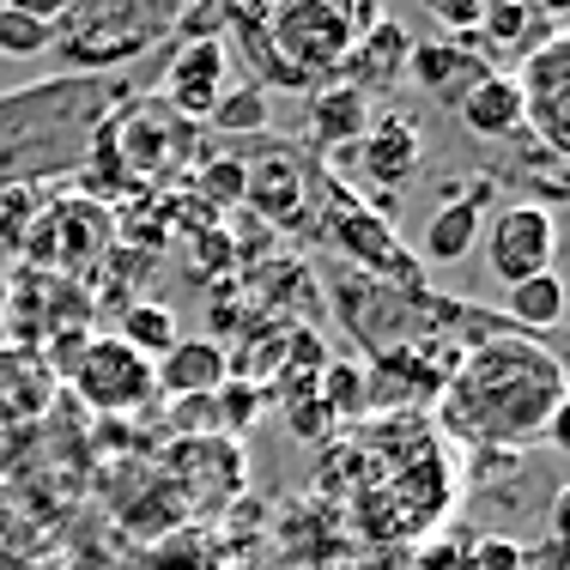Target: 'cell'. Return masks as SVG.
<instances>
[{
    "instance_id": "22",
    "label": "cell",
    "mask_w": 570,
    "mask_h": 570,
    "mask_svg": "<svg viewBox=\"0 0 570 570\" xmlns=\"http://www.w3.org/2000/svg\"><path fill=\"white\" fill-rule=\"evenodd\" d=\"M200 200L207 207H219V213H237L243 207V183H249V165H243L237 153H219V158H207L200 165Z\"/></svg>"
},
{
    "instance_id": "28",
    "label": "cell",
    "mask_w": 570,
    "mask_h": 570,
    "mask_svg": "<svg viewBox=\"0 0 570 570\" xmlns=\"http://www.w3.org/2000/svg\"><path fill=\"white\" fill-rule=\"evenodd\" d=\"M473 570H522V552H515V540H485L480 559H473Z\"/></svg>"
},
{
    "instance_id": "23",
    "label": "cell",
    "mask_w": 570,
    "mask_h": 570,
    "mask_svg": "<svg viewBox=\"0 0 570 570\" xmlns=\"http://www.w3.org/2000/svg\"><path fill=\"white\" fill-rule=\"evenodd\" d=\"M267 116H274V110H267V91L262 86H230L225 98H219V110H213L207 121L219 134H262Z\"/></svg>"
},
{
    "instance_id": "26",
    "label": "cell",
    "mask_w": 570,
    "mask_h": 570,
    "mask_svg": "<svg viewBox=\"0 0 570 570\" xmlns=\"http://www.w3.org/2000/svg\"><path fill=\"white\" fill-rule=\"evenodd\" d=\"M425 7H431V19L443 24V37H473L492 0H425Z\"/></svg>"
},
{
    "instance_id": "14",
    "label": "cell",
    "mask_w": 570,
    "mask_h": 570,
    "mask_svg": "<svg viewBox=\"0 0 570 570\" xmlns=\"http://www.w3.org/2000/svg\"><path fill=\"white\" fill-rule=\"evenodd\" d=\"M406 49H413V37H406L395 19H376L371 31H358V43H352L346 61H341L346 86H358L364 98H371V86H395L406 73Z\"/></svg>"
},
{
    "instance_id": "9",
    "label": "cell",
    "mask_w": 570,
    "mask_h": 570,
    "mask_svg": "<svg viewBox=\"0 0 570 570\" xmlns=\"http://www.w3.org/2000/svg\"><path fill=\"white\" fill-rule=\"evenodd\" d=\"M485 73H498V67L485 49H473V37H431V43L406 49V79H413L431 104H450V110Z\"/></svg>"
},
{
    "instance_id": "20",
    "label": "cell",
    "mask_w": 570,
    "mask_h": 570,
    "mask_svg": "<svg viewBox=\"0 0 570 570\" xmlns=\"http://www.w3.org/2000/svg\"><path fill=\"white\" fill-rule=\"evenodd\" d=\"M473 37H480V49L492 61L504 56V49H534V12H528L522 0H492Z\"/></svg>"
},
{
    "instance_id": "29",
    "label": "cell",
    "mask_w": 570,
    "mask_h": 570,
    "mask_svg": "<svg viewBox=\"0 0 570 570\" xmlns=\"http://www.w3.org/2000/svg\"><path fill=\"white\" fill-rule=\"evenodd\" d=\"M0 7H7V12H24V19H37V24H49V31H56L61 12L73 7V0H0Z\"/></svg>"
},
{
    "instance_id": "13",
    "label": "cell",
    "mask_w": 570,
    "mask_h": 570,
    "mask_svg": "<svg viewBox=\"0 0 570 570\" xmlns=\"http://www.w3.org/2000/svg\"><path fill=\"white\" fill-rule=\"evenodd\" d=\"M153 383L165 389V395L207 401V395H219V389L230 383V358H225V346L213 341V334H200V341H176L165 358H153Z\"/></svg>"
},
{
    "instance_id": "11",
    "label": "cell",
    "mask_w": 570,
    "mask_h": 570,
    "mask_svg": "<svg viewBox=\"0 0 570 570\" xmlns=\"http://www.w3.org/2000/svg\"><path fill=\"white\" fill-rule=\"evenodd\" d=\"M480 225H485V188H473V195H461V188H455V195L425 219V237H419L413 262H425V267H461L473 249H480Z\"/></svg>"
},
{
    "instance_id": "8",
    "label": "cell",
    "mask_w": 570,
    "mask_h": 570,
    "mask_svg": "<svg viewBox=\"0 0 570 570\" xmlns=\"http://www.w3.org/2000/svg\"><path fill=\"white\" fill-rule=\"evenodd\" d=\"M358 170L371 183V195H395L419 170H425V128L401 110L371 116V128L358 134Z\"/></svg>"
},
{
    "instance_id": "12",
    "label": "cell",
    "mask_w": 570,
    "mask_h": 570,
    "mask_svg": "<svg viewBox=\"0 0 570 570\" xmlns=\"http://www.w3.org/2000/svg\"><path fill=\"white\" fill-rule=\"evenodd\" d=\"M243 207H255L274 230H297V225H304L309 195H304V170H297V158L292 153H267L262 165H249Z\"/></svg>"
},
{
    "instance_id": "4",
    "label": "cell",
    "mask_w": 570,
    "mask_h": 570,
    "mask_svg": "<svg viewBox=\"0 0 570 570\" xmlns=\"http://www.w3.org/2000/svg\"><path fill=\"white\" fill-rule=\"evenodd\" d=\"M480 249H485V267H492L498 285H522L534 274H552V262H559V219L540 200H510V207H498L480 225Z\"/></svg>"
},
{
    "instance_id": "30",
    "label": "cell",
    "mask_w": 570,
    "mask_h": 570,
    "mask_svg": "<svg viewBox=\"0 0 570 570\" xmlns=\"http://www.w3.org/2000/svg\"><path fill=\"white\" fill-rule=\"evenodd\" d=\"M528 12H534V19H559V12L570 7V0H522Z\"/></svg>"
},
{
    "instance_id": "24",
    "label": "cell",
    "mask_w": 570,
    "mask_h": 570,
    "mask_svg": "<svg viewBox=\"0 0 570 570\" xmlns=\"http://www.w3.org/2000/svg\"><path fill=\"white\" fill-rule=\"evenodd\" d=\"M49 43H56L49 24H37V19H24V12L0 7V61H37V56H49Z\"/></svg>"
},
{
    "instance_id": "15",
    "label": "cell",
    "mask_w": 570,
    "mask_h": 570,
    "mask_svg": "<svg viewBox=\"0 0 570 570\" xmlns=\"http://www.w3.org/2000/svg\"><path fill=\"white\" fill-rule=\"evenodd\" d=\"M461 128L480 134V140H515V134H528L522 121V91H515L510 73H485L480 86L468 91V98L455 104Z\"/></svg>"
},
{
    "instance_id": "5",
    "label": "cell",
    "mask_w": 570,
    "mask_h": 570,
    "mask_svg": "<svg viewBox=\"0 0 570 570\" xmlns=\"http://www.w3.org/2000/svg\"><path fill=\"white\" fill-rule=\"evenodd\" d=\"M328 230H334V243L352 255V262L364 267L371 279H383V285H401V292H419V262H413V249H401V237H395V225L389 219H376V213H364V200H352L341 183H328Z\"/></svg>"
},
{
    "instance_id": "1",
    "label": "cell",
    "mask_w": 570,
    "mask_h": 570,
    "mask_svg": "<svg viewBox=\"0 0 570 570\" xmlns=\"http://www.w3.org/2000/svg\"><path fill=\"white\" fill-rule=\"evenodd\" d=\"M443 419L480 450H515L528 438H547L552 413L564 406V371L547 346L522 341H485L461 352L450 389H443Z\"/></svg>"
},
{
    "instance_id": "16",
    "label": "cell",
    "mask_w": 570,
    "mask_h": 570,
    "mask_svg": "<svg viewBox=\"0 0 570 570\" xmlns=\"http://www.w3.org/2000/svg\"><path fill=\"white\" fill-rule=\"evenodd\" d=\"M309 128H316L322 153H341V146H358V134L371 128V98L358 86H316L309 98Z\"/></svg>"
},
{
    "instance_id": "27",
    "label": "cell",
    "mask_w": 570,
    "mask_h": 570,
    "mask_svg": "<svg viewBox=\"0 0 570 570\" xmlns=\"http://www.w3.org/2000/svg\"><path fill=\"white\" fill-rule=\"evenodd\" d=\"M213 406H219L225 425H249V419H255V383H230V389H219V395H213Z\"/></svg>"
},
{
    "instance_id": "21",
    "label": "cell",
    "mask_w": 570,
    "mask_h": 570,
    "mask_svg": "<svg viewBox=\"0 0 570 570\" xmlns=\"http://www.w3.org/2000/svg\"><path fill=\"white\" fill-rule=\"evenodd\" d=\"M316 395L328 401L334 419H364V413H371V383H364V371H358V364H346V358H328V364H322Z\"/></svg>"
},
{
    "instance_id": "2",
    "label": "cell",
    "mask_w": 570,
    "mask_h": 570,
    "mask_svg": "<svg viewBox=\"0 0 570 570\" xmlns=\"http://www.w3.org/2000/svg\"><path fill=\"white\" fill-rule=\"evenodd\" d=\"M110 79H43L0 98V188L67 176L91 158V134L110 116Z\"/></svg>"
},
{
    "instance_id": "10",
    "label": "cell",
    "mask_w": 570,
    "mask_h": 570,
    "mask_svg": "<svg viewBox=\"0 0 570 570\" xmlns=\"http://www.w3.org/2000/svg\"><path fill=\"white\" fill-rule=\"evenodd\" d=\"M230 91V49L225 43H183L165 73V110L176 121H207Z\"/></svg>"
},
{
    "instance_id": "19",
    "label": "cell",
    "mask_w": 570,
    "mask_h": 570,
    "mask_svg": "<svg viewBox=\"0 0 570 570\" xmlns=\"http://www.w3.org/2000/svg\"><path fill=\"white\" fill-rule=\"evenodd\" d=\"M49 364H37V352H0V419L12 413H37V406L49 401Z\"/></svg>"
},
{
    "instance_id": "6",
    "label": "cell",
    "mask_w": 570,
    "mask_h": 570,
    "mask_svg": "<svg viewBox=\"0 0 570 570\" xmlns=\"http://www.w3.org/2000/svg\"><path fill=\"white\" fill-rule=\"evenodd\" d=\"M515 91H522V121L540 128L547 158H570V43L559 31L528 49Z\"/></svg>"
},
{
    "instance_id": "3",
    "label": "cell",
    "mask_w": 570,
    "mask_h": 570,
    "mask_svg": "<svg viewBox=\"0 0 570 570\" xmlns=\"http://www.w3.org/2000/svg\"><path fill=\"white\" fill-rule=\"evenodd\" d=\"M176 19H183V0H73L56 24L49 56H61L73 79H110L170 43Z\"/></svg>"
},
{
    "instance_id": "7",
    "label": "cell",
    "mask_w": 570,
    "mask_h": 570,
    "mask_svg": "<svg viewBox=\"0 0 570 570\" xmlns=\"http://www.w3.org/2000/svg\"><path fill=\"white\" fill-rule=\"evenodd\" d=\"M73 395L86 401V406H98V413H134V406H146L158 395V383H153V358H140L134 346H121L116 334H91V346L79 352V364H73Z\"/></svg>"
},
{
    "instance_id": "17",
    "label": "cell",
    "mask_w": 570,
    "mask_h": 570,
    "mask_svg": "<svg viewBox=\"0 0 570 570\" xmlns=\"http://www.w3.org/2000/svg\"><path fill=\"white\" fill-rule=\"evenodd\" d=\"M504 316L522 334H552L564 322V279L559 274H534L522 285H504Z\"/></svg>"
},
{
    "instance_id": "18",
    "label": "cell",
    "mask_w": 570,
    "mask_h": 570,
    "mask_svg": "<svg viewBox=\"0 0 570 570\" xmlns=\"http://www.w3.org/2000/svg\"><path fill=\"white\" fill-rule=\"evenodd\" d=\"M121 346H134L140 358H165V352L183 341V322H176L170 304H158V297H134L128 309H121Z\"/></svg>"
},
{
    "instance_id": "25",
    "label": "cell",
    "mask_w": 570,
    "mask_h": 570,
    "mask_svg": "<svg viewBox=\"0 0 570 570\" xmlns=\"http://www.w3.org/2000/svg\"><path fill=\"white\" fill-rule=\"evenodd\" d=\"M285 425H292V438H297V443H328L341 419L328 413V401H322V395H304V401L285 406Z\"/></svg>"
}]
</instances>
